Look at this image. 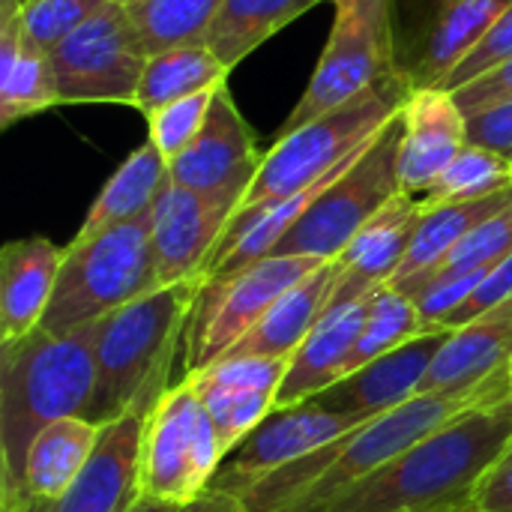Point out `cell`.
Segmentation results:
<instances>
[{"instance_id": "obj_1", "label": "cell", "mask_w": 512, "mask_h": 512, "mask_svg": "<svg viewBox=\"0 0 512 512\" xmlns=\"http://www.w3.org/2000/svg\"><path fill=\"white\" fill-rule=\"evenodd\" d=\"M512 447V393L477 402L321 512H468Z\"/></svg>"}, {"instance_id": "obj_2", "label": "cell", "mask_w": 512, "mask_h": 512, "mask_svg": "<svg viewBox=\"0 0 512 512\" xmlns=\"http://www.w3.org/2000/svg\"><path fill=\"white\" fill-rule=\"evenodd\" d=\"M93 393V324L60 336L39 327L0 348V512L18 501L36 435L63 417H87Z\"/></svg>"}, {"instance_id": "obj_3", "label": "cell", "mask_w": 512, "mask_h": 512, "mask_svg": "<svg viewBox=\"0 0 512 512\" xmlns=\"http://www.w3.org/2000/svg\"><path fill=\"white\" fill-rule=\"evenodd\" d=\"M201 279L162 285L93 324L96 393L87 420L96 426L126 411H153L168 393L165 366L186 336Z\"/></svg>"}, {"instance_id": "obj_4", "label": "cell", "mask_w": 512, "mask_h": 512, "mask_svg": "<svg viewBox=\"0 0 512 512\" xmlns=\"http://www.w3.org/2000/svg\"><path fill=\"white\" fill-rule=\"evenodd\" d=\"M411 90L414 87L399 66L354 102L339 105L288 135H276V144L264 153L261 171L237 210L291 198L354 162L402 111Z\"/></svg>"}, {"instance_id": "obj_5", "label": "cell", "mask_w": 512, "mask_h": 512, "mask_svg": "<svg viewBox=\"0 0 512 512\" xmlns=\"http://www.w3.org/2000/svg\"><path fill=\"white\" fill-rule=\"evenodd\" d=\"M156 288L159 282L147 213L90 237H72L63 249L57 288L39 327L57 336L72 333Z\"/></svg>"}, {"instance_id": "obj_6", "label": "cell", "mask_w": 512, "mask_h": 512, "mask_svg": "<svg viewBox=\"0 0 512 512\" xmlns=\"http://www.w3.org/2000/svg\"><path fill=\"white\" fill-rule=\"evenodd\" d=\"M399 144L402 111L375 135L360 159L342 171L291 225L273 255H303L318 261H336L360 228L375 219L399 192Z\"/></svg>"}, {"instance_id": "obj_7", "label": "cell", "mask_w": 512, "mask_h": 512, "mask_svg": "<svg viewBox=\"0 0 512 512\" xmlns=\"http://www.w3.org/2000/svg\"><path fill=\"white\" fill-rule=\"evenodd\" d=\"M321 264L327 261L303 255H270L237 273L201 279L183 336L186 378L222 360L285 291H291Z\"/></svg>"}, {"instance_id": "obj_8", "label": "cell", "mask_w": 512, "mask_h": 512, "mask_svg": "<svg viewBox=\"0 0 512 512\" xmlns=\"http://www.w3.org/2000/svg\"><path fill=\"white\" fill-rule=\"evenodd\" d=\"M396 69L399 63L390 0L339 3L324 54L306 84V93L285 117L279 135H288L315 117L354 102Z\"/></svg>"}, {"instance_id": "obj_9", "label": "cell", "mask_w": 512, "mask_h": 512, "mask_svg": "<svg viewBox=\"0 0 512 512\" xmlns=\"http://www.w3.org/2000/svg\"><path fill=\"white\" fill-rule=\"evenodd\" d=\"M60 105H132L138 99L147 51L129 9L111 0L48 54Z\"/></svg>"}, {"instance_id": "obj_10", "label": "cell", "mask_w": 512, "mask_h": 512, "mask_svg": "<svg viewBox=\"0 0 512 512\" xmlns=\"http://www.w3.org/2000/svg\"><path fill=\"white\" fill-rule=\"evenodd\" d=\"M225 459L219 435L189 381L171 387L147 417L141 492L168 501L204 495Z\"/></svg>"}, {"instance_id": "obj_11", "label": "cell", "mask_w": 512, "mask_h": 512, "mask_svg": "<svg viewBox=\"0 0 512 512\" xmlns=\"http://www.w3.org/2000/svg\"><path fill=\"white\" fill-rule=\"evenodd\" d=\"M357 426H360V420L333 414V411L321 408L315 399H306V402L288 405V408H273L222 459L210 489L243 498L258 483L273 477L276 471L312 456L315 450L333 444L336 438L354 432Z\"/></svg>"}, {"instance_id": "obj_12", "label": "cell", "mask_w": 512, "mask_h": 512, "mask_svg": "<svg viewBox=\"0 0 512 512\" xmlns=\"http://www.w3.org/2000/svg\"><path fill=\"white\" fill-rule=\"evenodd\" d=\"M261 162L264 153L258 150V138L237 111L228 84H222L210 102L198 138L174 162H168V177L177 186L219 201L237 213L261 171Z\"/></svg>"}, {"instance_id": "obj_13", "label": "cell", "mask_w": 512, "mask_h": 512, "mask_svg": "<svg viewBox=\"0 0 512 512\" xmlns=\"http://www.w3.org/2000/svg\"><path fill=\"white\" fill-rule=\"evenodd\" d=\"M231 216V207L183 189L168 177L150 210V240L159 288L204 279V267Z\"/></svg>"}, {"instance_id": "obj_14", "label": "cell", "mask_w": 512, "mask_h": 512, "mask_svg": "<svg viewBox=\"0 0 512 512\" xmlns=\"http://www.w3.org/2000/svg\"><path fill=\"white\" fill-rule=\"evenodd\" d=\"M147 411H126L99 426V441L75 477L54 501L12 512H126L141 495V450Z\"/></svg>"}, {"instance_id": "obj_15", "label": "cell", "mask_w": 512, "mask_h": 512, "mask_svg": "<svg viewBox=\"0 0 512 512\" xmlns=\"http://www.w3.org/2000/svg\"><path fill=\"white\" fill-rule=\"evenodd\" d=\"M288 360L222 357L183 381L198 393L225 456L276 408Z\"/></svg>"}, {"instance_id": "obj_16", "label": "cell", "mask_w": 512, "mask_h": 512, "mask_svg": "<svg viewBox=\"0 0 512 512\" xmlns=\"http://www.w3.org/2000/svg\"><path fill=\"white\" fill-rule=\"evenodd\" d=\"M450 330H429L420 333L417 339L399 345L396 351H387L384 357L366 363L363 369L345 375L333 387L315 396V402L333 414L354 417L360 423L381 417L414 396H420V384L444 348Z\"/></svg>"}, {"instance_id": "obj_17", "label": "cell", "mask_w": 512, "mask_h": 512, "mask_svg": "<svg viewBox=\"0 0 512 512\" xmlns=\"http://www.w3.org/2000/svg\"><path fill=\"white\" fill-rule=\"evenodd\" d=\"M423 210V198L399 192L375 219L360 228V234L336 258L339 273L327 309L363 300L396 279L423 219Z\"/></svg>"}, {"instance_id": "obj_18", "label": "cell", "mask_w": 512, "mask_h": 512, "mask_svg": "<svg viewBox=\"0 0 512 512\" xmlns=\"http://www.w3.org/2000/svg\"><path fill=\"white\" fill-rule=\"evenodd\" d=\"M468 144V117L444 87H414L402 105L399 180L402 192L426 195L438 174Z\"/></svg>"}, {"instance_id": "obj_19", "label": "cell", "mask_w": 512, "mask_h": 512, "mask_svg": "<svg viewBox=\"0 0 512 512\" xmlns=\"http://www.w3.org/2000/svg\"><path fill=\"white\" fill-rule=\"evenodd\" d=\"M504 369H512V300L450 330L420 384V396L471 393Z\"/></svg>"}, {"instance_id": "obj_20", "label": "cell", "mask_w": 512, "mask_h": 512, "mask_svg": "<svg viewBox=\"0 0 512 512\" xmlns=\"http://www.w3.org/2000/svg\"><path fill=\"white\" fill-rule=\"evenodd\" d=\"M63 249L45 237L9 240L0 252V348L39 330L57 288Z\"/></svg>"}, {"instance_id": "obj_21", "label": "cell", "mask_w": 512, "mask_h": 512, "mask_svg": "<svg viewBox=\"0 0 512 512\" xmlns=\"http://www.w3.org/2000/svg\"><path fill=\"white\" fill-rule=\"evenodd\" d=\"M369 297L327 309L318 318V324L309 330L303 345L288 360V369H285V378H282V387L276 396V408H288V405L315 399L318 393H324L327 387H333L336 381L345 378L348 357H351V351L360 339V330L366 324V315H369Z\"/></svg>"}, {"instance_id": "obj_22", "label": "cell", "mask_w": 512, "mask_h": 512, "mask_svg": "<svg viewBox=\"0 0 512 512\" xmlns=\"http://www.w3.org/2000/svg\"><path fill=\"white\" fill-rule=\"evenodd\" d=\"M336 261L321 264L291 291H285L264 318L225 354V357H273L291 360V354L303 345L309 330L327 312L333 285H336Z\"/></svg>"}, {"instance_id": "obj_23", "label": "cell", "mask_w": 512, "mask_h": 512, "mask_svg": "<svg viewBox=\"0 0 512 512\" xmlns=\"http://www.w3.org/2000/svg\"><path fill=\"white\" fill-rule=\"evenodd\" d=\"M512 0H444L435 24L414 51L405 75L411 87H438L492 30Z\"/></svg>"}, {"instance_id": "obj_24", "label": "cell", "mask_w": 512, "mask_h": 512, "mask_svg": "<svg viewBox=\"0 0 512 512\" xmlns=\"http://www.w3.org/2000/svg\"><path fill=\"white\" fill-rule=\"evenodd\" d=\"M96 441H99V426L87 417H63L48 429H42L27 453L18 501L3 512L60 498L87 465Z\"/></svg>"}, {"instance_id": "obj_25", "label": "cell", "mask_w": 512, "mask_h": 512, "mask_svg": "<svg viewBox=\"0 0 512 512\" xmlns=\"http://www.w3.org/2000/svg\"><path fill=\"white\" fill-rule=\"evenodd\" d=\"M423 219L417 225V234L411 240V249L390 285H399L405 279H414L435 264H441L474 228H480L486 219L504 213L512 207V186L474 198V201H450V204H426L423 201Z\"/></svg>"}, {"instance_id": "obj_26", "label": "cell", "mask_w": 512, "mask_h": 512, "mask_svg": "<svg viewBox=\"0 0 512 512\" xmlns=\"http://www.w3.org/2000/svg\"><path fill=\"white\" fill-rule=\"evenodd\" d=\"M165 180H168V159L159 153L153 141H144L123 159V165L102 186L75 237H90L111 225L147 216Z\"/></svg>"}, {"instance_id": "obj_27", "label": "cell", "mask_w": 512, "mask_h": 512, "mask_svg": "<svg viewBox=\"0 0 512 512\" xmlns=\"http://www.w3.org/2000/svg\"><path fill=\"white\" fill-rule=\"evenodd\" d=\"M318 3L321 0H225L207 27L204 45L228 69H234L258 45H264L270 36H276Z\"/></svg>"}, {"instance_id": "obj_28", "label": "cell", "mask_w": 512, "mask_h": 512, "mask_svg": "<svg viewBox=\"0 0 512 512\" xmlns=\"http://www.w3.org/2000/svg\"><path fill=\"white\" fill-rule=\"evenodd\" d=\"M228 72L231 69L204 42L177 45V48L150 54L144 75H141L135 108L144 117H150L162 105H171L177 99L222 87Z\"/></svg>"}, {"instance_id": "obj_29", "label": "cell", "mask_w": 512, "mask_h": 512, "mask_svg": "<svg viewBox=\"0 0 512 512\" xmlns=\"http://www.w3.org/2000/svg\"><path fill=\"white\" fill-rule=\"evenodd\" d=\"M222 3L225 0H138L126 9L150 57L177 45L204 42Z\"/></svg>"}, {"instance_id": "obj_30", "label": "cell", "mask_w": 512, "mask_h": 512, "mask_svg": "<svg viewBox=\"0 0 512 512\" xmlns=\"http://www.w3.org/2000/svg\"><path fill=\"white\" fill-rule=\"evenodd\" d=\"M420 333H423V321H420L417 303L411 297H405L393 285H384V288L372 291L369 315H366L360 339H357V345H354V351L348 357L345 375L363 369L366 363L384 357L387 351H396L399 345L417 339Z\"/></svg>"}, {"instance_id": "obj_31", "label": "cell", "mask_w": 512, "mask_h": 512, "mask_svg": "<svg viewBox=\"0 0 512 512\" xmlns=\"http://www.w3.org/2000/svg\"><path fill=\"white\" fill-rule=\"evenodd\" d=\"M507 255H512V207H507L504 213H498L492 219H486L480 228H474L441 264H435L432 270H426V273H420L414 279H405V282H399L393 288L414 300L426 285H432L438 279H450V276H462V273H471V270L495 267Z\"/></svg>"}, {"instance_id": "obj_32", "label": "cell", "mask_w": 512, "mask_h": 512, "mask_svg": "<svg viewBox=\"0 0 512 512\" xmlns=\"http://www.w3.org/2000/svg\"><path fill=\"white\" fill-rule=\"evenodd\" d=\"M512 186V162L504 156L465 144L459 156L438 174V180L426 189V204H450V201H474L492 192Z\"/></svg>"}, {"instance_id": "obj_33", "label": "cell", "mask_w": 512, "mask_h": 512, "mask_svg": "<svg viewBox=\"0 0 512 512\" xmlns=\"http://www.w3.org/2000/svg\"><path fill=\"white\" fill-rule=\"evenodd\" d=\"M54 105L60 102L48 54L33 51L24 42V51L15 60V66L0 78V126L9 129L12 123L48 111Z\"/></svg>"}, {"instance_id": "obj_34", "label": "cell", "mask_w": 512, "mask_h": 512, "mask_svg": "<svg viewBox=\"0 0 512 512\" xmlns=\"http://www.w3.org/2000/svg\"><path fill=\"white\" fill-rule=\"evenodd\" d=\"M111 0H27L21 3L24 42L33 51L51 54L66 36L99 15Z\"/></svg>"}, {"instance_id": "obj_35", "label": "cell", "mask_w": 512, "mask_h": 512, "mask_svg": "<svg viewBox=\"0 0 512 512\" xmlns=\"http://www.w3.org/2000/svg\"><path fill=\"white\" fill-rule=\"evenodd\" d=\"M216 90H204V93L177 99V102L162 105L159 111H153L147 117L150 141L159 147V153L168 162H174L198 138V132L204 129V120H207V111H210V102H213Z\"/></svg>"}, {"instance_id": "obj_36", "label": "cell", "mask_w": 512, "mask_h": 512, "mask_svg": "<svg viewBox=\"0 0 512 512\" xmlns=\"http://www.w3.org/2000/svg\"><path fill=\"white\" fill-rule=\"evenodd\" d=\"M512 57V3L504 9V15L492 24V30L477 42V48L438 84V87H444V90H459V87H465L468 81H474V78H480L483 72H489V69H495L498 63H504V60H510Z\"/></svg>"}, {"instance_id": "obj_37", "label": "cell", "mask_w": 512, "mask_h": 512, "mask_svg": "<svg viewBox=\"0 0 512 512\" xmlns=\"http://www.w3.org/2000/svg\"><path fill=\"white\" fill-rule=\"evenodd\" d=\"M507 300H512V255H507L504 261H498V264L486 273V279L477 285V291L471 294V300L444 324V330H456V327H462V324H471V321H477L480 315H486V312L504 306Z\"/></svg>"}, {"instance_id": "obj_38", "label": "cell", "mask_w": 512, "mask_h": 512, "mask_svg": "<svg viewBox=\"0 0 512 512\" xmlns=\"http://www.w3.org/2000/svg\"><path fill=\"white\" fill-rule=\"evenodd\" d=\"M468 117V144L486 147L512 162V102H501Z\"/></svg>"}, {"instance_id": "obj_39", "label": "cell", "mask_w": 512, "mask_h": 512, "mask_svg": "<svg viewBox=\"0 0 512 512\" xmlns=\"http://www.w3.org/2000/svg\"><path fill=\"white\" fill-rule=\"evenodd\" d=\"M453 96L465 114H474V111H483V108H492L501 102H512V57L498 63L495 69L483 72L480 78L468 81L465 87L453 90Z\"/></svg>"}, {"instance_id": "obj_40", "label": "cell", "mask_w": 512, "mask_h": 512, "mask_svg": "<svg viewBox=\"0 0 512 512\" xmlns=\"http://www.w3.org/2000/svg\"><path fill=\"white\" fill-rule=\"evenodd\" d=\"M126 512H246L243 501L225 492H204L192 501H168V498H153V495H138L135 504Z\"/></svg>"}, {"instance_id": "obj_41", "label": "cell", "mask_w": 512, "mask_h": 512, "mask_svg": "<svg viewBox=\"0 0 512 512\" xmlns=\"http://www.w3.org/2000/svg\"><path fill=\"white\" fill-rule=\"evenodd\" d=\"M477 512H512V447L492 465V471L483 477L477 498Z\"/></svg>"}, {"instance_id": "obj_42", "label": "cell", "mask_w": 512, "mask_h": 512, "mask_svg": "<svg viewBox=\"0 0 512 512\" xmlns=\"http://www.w3.org/2000/svg\"><path fill=\"white\" fill-rule=\"evenodd\" d=\"M117 3H123V6H132V3H138V0H117Z\"/></svg>"}, {"instance_id": "obj_43", "label": "cell", "mask_w": 512, "mask_h": 512, "mask_svg": "<svg viewBox=\"0 0 512 512\" xmlns=\"http://www.w3.org/2000/svg\"><path fill=\"white\" fill-rule=\"evenodd\" d=\"M330 3H336V6H339V3H348V0H330Z\"/></svg>"}, {"instance_id": "obj_44", "label": "cell", "mask_w": 512, "mask_h": 512, "mask_svg": "<svg viewBox=\"0 0 512 512\" xmlns=\"http://www.w3.org/2000/svg\"><path fill=\"white\" fill-rule=\"evenodd\" d=\"M21 3H27V0H21Z\"/></svg>"}, {"instance_id": "obj_45", "label": "cell", "mask_w": 512, "mask_h": 512, "mask_svg": "<svg viewBox=\"0 0 512 512\" xmlns=\"http://www.w3.org/2000/svg\"><path fill=\"white\" fill-rule=\"evenodd\" d=\"M468 512H477V510H468Z\"/></svg>"}]
</instances>
